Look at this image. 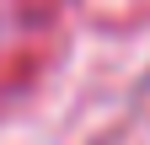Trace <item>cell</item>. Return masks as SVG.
Returning <instances> with one entry per match:
<instances>
[]
</instances>
